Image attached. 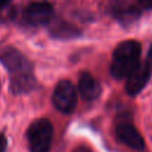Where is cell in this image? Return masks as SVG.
Wrapping results in <instances>:
<instances>
[{
  "mask_svg": "<svg viewBox=\"0 0 152 152\" xmlns=\"http://www.w3.org/2000/svg\"><path fill=\"white\" fill-rule=\"evenodd\" d=\"M0 61L11 76L10 88L14 94L27 93L36 86L31 63L18 50L12 46L0 49Z\"/></svg>",
  "mask_w": 152,
  "mask_h": 152,
  "instance_id": "cell-1",
  "label": "cell"
},
{
  "mask_svg": "<svg viewBox=\"0 0 152 152\" xmlns=\"http://www.w3.org/2000/svg\"><path fill=\"white\" fill-rule=\"evenodd\" d=\"M141 46L137 40L121 42L113 51L110 74L116 80L127 78L140 63Z\"/></svg>",
  "mask_w": 152,
  "mask_h": 152,
  "instance_id": "cell-2",
  "label": "cell"
},
{
  "mask_svg": "<svg viewBox=\"0 0 152 152\" xmlns=\"http://www.w3.org/2000/svg\"><path fill=\"white\" fill-rule=\"evenodd\" d=\"M52 125L43 118L33 121L27 129V141L31 152H49L52 140Z\"/></svg>",
  "mask_w": 152,
  "mask_h": 152,
  "instance_id": "cell-3",
  "label": "cell"
},
{
  "mask_svg": "<svg viewBox=\"0 0 152 152\" xmlns=\"http://www.w3.org/2000/svg\"><path fill=\"white\" fill-rule=\"evenodd\" d=\"M152 75V46L150 48L148 55L144 59V62L139 63L137 68L132 71V74L127 77L126 82V91L129 95H137L141 91V89L146 86L150 77Z\"/></svg>",
  "mask_w": 152,
  "mask_h": 152,
  "instance_id": "cell-4",
  "label": "cell"
},
{
  "mask_svg": "<svg viewBox=\"0 0 152 152\" xmlns=\"http://www.w3.org/2000/svg\"><path fill=\"white\" fill-rule=\"evenodd\" d=\"M55 107L62 113H71L77 104V94L74 84L68 80L57 83L52 95Z\"/></svg>",
  "mask_w": 152,
  "mask_h": 152,
  "instance_id": "cell-5",
  "label": "cell"
},
{
  "mask_svg": "<svg viewBox=\"0 0 152 152\" xmlns=\"http://www.w3.org/2000/svg\"><path fill=\"white\" fill-rule=\"evenodd\" d=\"M53 17V8L48 2H32L24 11V19L30 25L39 26L50 23Z\"/></svg>",
  "mask_w": 152,
  "mask_h": 152,
  "instance_id": "cell-6",
  "label": "cell"
},
{
  "mask_svg": "<svg viewBox=\"0 0 152 152\" xmlns=\"http://www.w3.org/2000/svg\"><path fill=\"white\" fill-rule=\"evenodd\" d=\"M115 133H116L118 139L122 144L128 146L129 148L135 150V151H142L144 150V147H145L144 139L133 125L127 124V122L120 124V125H118Z\"/></svg>",
  "mask_w": 152,
  "mask_h": 152,
  "instance_id": "cell-7",
  "label": "cell"
},
{
  "mask_svg": "<svg viewBox=\"0 0 152 152\" xmlns=\"http://www.w3.org/2000/svg\"><path fill=\"white\" fill-rule=\"evenodd\" d=\"M78 91L86 101H94L101 94V86L89 72H82L78 78Z\"/></svg>",
  "mask_w": 152,
  "mask_h": 152,
  "instance_id": "cell-8",
  "label": "cell"
},
{
  "mask_svg": "<svg viewBox=\"0 0 152 152\" xmlns=\"http://www.w3.org/2000/svg\"><path fill=\"white\" fill-rule=\"evenodd\" d=\"M51 32L55 37H58V38H72V37H76L80 31L74 25L61 21L53 26Z\"/></svg>",
  "mask_w": 152,
  "mask_h": 152,
  "instance_id": "cell-9",
  "label": "cell"
},
{
  "mask_svg": "<svg viewBox=\"0 0 152 152\" xmlns=\"http://www.w3.org/2000/svg\"><path fill=\"white\" fill-rule=\"evenodd\" d=\"M6 147H7V139L2 133H0V152H5Z\"/></svg>",
  "mask_w": 152,
  "mask_h": 152,
  "instance_id": "cell-10",
  "label": "cell"
},
{
  "mask_svg": "<svg viewBox=\"0 0 152 152\" xmlns=\"http://www.w3.org/2000/svg\"><path fill=\"white\" fill-rule=\"evenodd\" d=\"M139 6L145 8V10H151L152 8V0H138Z\"/></svg>",
  "mask_w": 152,
  "mask_h": 152,
  "instance_id": "cell-11",
  "label": "cell"
},
{
  "mask_svg": "<svg viewBox=\"0 0 152 152\" xmlns=\"http://www.w3.org/2000/svg\"><path fill=\"white\" fill-rule=\"evenodd\" d=\"M74 152H91L88 147H84V146H80V147H77V148H75L74 150Z\"/></svg>",
  "mask_w": 152,
  "mask_h": 152,
  "instance_id": "cell-12",
  "label": "cell"
},
{
  "mask_svg": "<svg viewBox=\"0 0 152 152\" xmlns=\"http://www.w3.org/2000/svg\"><path fill=\"white\" fill-rule=\"evenodd\" d=\"M10 0H0V7H2V6H5L7 2H8Z\"/></svg>",
  "mask_w": 152,
  "mask_h": 152,
  "instance_id": "cell-13",
  "label": "cell"
}]
</instances>
